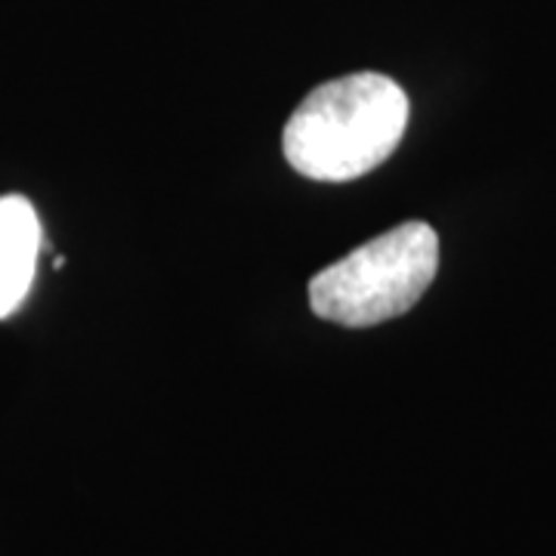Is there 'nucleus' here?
<instances>
[{
	"label": "nucleus",
	"mask_w": 556,
	"mask_h": 556,
	"mask_svg": "<svg viewBox=\"0 0 556 556\" xmlns=\"http://www.w3.org/2000/svg\"><path fill=\"white\" fill-rule=\"evenodd\" d=\"M408 97L396 80L358 72L316 87L281 130V149L300 177L346 182L378 170L408 127Z\"/></svg>",
	"instance_id": "nucleus-1"
},
{
	"label": "nucleus",
	"mask_w": 556,
	"mask_h": 556,
	"mask_svg": "<svg viewBox=\"0 0 556 556\" xmlns=\"http://www.w3.org/2000/svg\"><path fill=\"white\" fill-rule=\"evenodd\" d=\"M439 269V236L402 223L356 248L309 281V306L343 328H371L415 309Z\"/></svg>",
	"instance_id": "nucleus-2"
},
{
	"label": "nucleus",
	"mask_w": 556,
	"mask_h": 556,
	"mask_svg": "<svg viewBox=\"0 0 556 556\" xmlns=\"http://www.w3.org/2000/svg\"><path fill=\"white\" fill-rule=\"evenodd\" d=\"M43 248L35 204L22 195L0 199V318L20 309L38 273V257Z\"/></svg>",
	"instance_id": "nucleus-3"
}]
</instances>
